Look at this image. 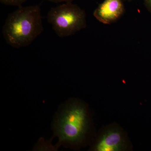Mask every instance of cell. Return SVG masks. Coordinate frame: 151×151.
I'll return each mask as SVG.
<instances>
[{"instance_id": "obj_6", "label": "cell", "mask_w": 151, "mask_h": 151, "mask_svg": "<svg viewBox=\"0 0 151 151\" xmlns=\"http://www.w3.org/2000/svg\"><path fill=\"white\" fill-rule=\"evenodd\" d=\"M27 1V0H0L1 4L6 5L16 6L20 7L23 4Z\"/></svg>"}, {"instance_id": "obj_1", "label": "cell", "mask_w": 151, "mask_h": 151, "mask_svg": "<svg viewBox=\"0 0 151 151\" xmlns=\"http://www.w3.org/2000/svg\"><path fill=\"white\" fill-rule=\"evenodd\" d=\"M43 31L39 5L19 7L9 14L2 28L6 42L17 48L29 46Z\"/></svg>"}, {"instance_id": "obj_9", "label": "cell", "mask_w": 151, "mask_h": 151, "mask_svg": "<svg viewBox=\"0 0 151 151\" xmlns=\"http://www.w3.org/2000/svg\"><path fill=\"white\" fill-rule=\"evenodd\" d=\"M125 1H133V0H125Z\"/></svg>"}, {"instance_id": "obj_7", "label": "cell", "mask_w": 151, "mask_h": 151, "mask_svg": "<svg viewBox=\"0 0 151 151\" xmlns=\"http://www.w3.org/2000/svg\"><path fill=\"white\" fill-rule=\"evenodd\" d=\"M144 2L146 8L151 13V0H144Z\"/></svg>"}, {"instance_id": "obj_8", "label": "cell", "mask_w": 151, "mask_h": 151, "mask_svg": "<svg viewBox=\"0 0 151 151\" xmlns=\"http://www.w3.org/2000/svg\"><path fill=\"white\" fill-rule=\"evenodd\" d=\"M51 2L60 3L62 2H72L73 1L75 0H46Z\"/></svg>"}, {"instance_id": "obj_5", "label": "cell", "mask_w": 151, "mask_h": 151, "mask_svg": "<svg viewBox=\"0 0 151 151\" xmlns=\"http://www.w3.org/2000/svg\"><path fill=\"white\" fill-rule=\"evenodd\" d=\"M126 142L120 130L112 128L101 135L94 146L96 151H120L125 148Z\"/></svg>"}, {"instance_id": "obj_3", "label": "cell", "mask_w": 151, "mask_h": 151, "mask_svg": "<svg viewBox=\"0 0 151 151\" xmlns=\"http://www.w3.org/2000/svg\"><path fill=\"white\" fill-rule=\"evenodd\" d=\"M47 19L60 37L73 35L86 27L85 11L72 2L52 8L47 14Z\"/></svg>"}, {"instance_id": "obj_4", "label": "cell", "mask_w": 151, "mask_h": 151, "mask_svg": "<svg viewBox=\"0 0 151 151\" xmlns=\"http://www.w3.org/2000/svg\"><path fill=\"white\" fill-rule=\"evenodd\" d=\"M125 12L123 0H104L94 10L93 15L100 22L110 24L119 20Z\"/></svg>"}, {"instance_id": "obj_2", "label": "cell", "mask_w": 151, "mask_h": 151, "mask_svg": "<svg viewBox=\"0 0 151 151\" xmlns=\"http://www.w3.org/2000/svg\"><path fill=\"white\" fill-rule=\"evenodd\" d=\"M88 127L86 108L79 103H71L60 113L55 123V134L60 142L69 144L81 142Z\"/></svg>"}]
</instances>
